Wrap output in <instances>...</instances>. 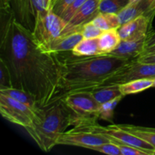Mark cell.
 <instances>
[{"label":"cell","mask_w":155,"mask_h":155,"mask_svg":"<svg viewBox=\"0 0 155 155\" xmlns=\"http://www.w3.org/2000/svg\"><path fill=\"white\" fill-rule=\"evenodd\" d=\"M0 59L12 76V86L30 93L39 107L58 99L61 63L58 54L47 52L37 45L33 33L15 18L0 40Z\"/></svg>","instance_id":"obj_1"},{"label":"cell","mask_w":155,"mask_h":155,"mask_svg":"<svg viewBox=\"0 0 155 155\" xmlns=\"http://www.w3.org/2000/svg\"><path fill=\"white\" fill-rule=\"evenodd\" d=\"M130 61L110 54L93 56H75L72 54V56L60 58L58 99L74 92H91L100 87Z\"/></svg>","instance_id":"obj_2"},{"label":"cell","mask_w":155,"mask_h":155,"mask_svg":"<svg viewBox=\"0 0 155 155\" xmlns=\"http://www.w3.org/2000/svg\"><path fill=\"white\" fill-rule=\"evenodd\" d=\"M71 126H74L72 114L63 98H60L42 107L36 122L25 130L41 150L48 152Z\"/></svg>","instance_id":"obj_3"},{"label":"cell","mask_w":155,"mask_h":155,"mask_svg":"<svg viewBox=\"0 0 155 155\" xmlns=\"http://www.w3.org/2000/svg\"><path fill=\"white\" fill-rule=\"evenodd\" d=\"M71 110L74 126L92 125L96 124L101 104H98L91 92H78L62 98Z\"/></svg>","instance_id":"obj_4"},{"label":"cell","mask_w":155,"mask_h":155,"mask_svg":"<svg viewBox=\"0 0 155 155\" xmlns=\"http://www.w3.org/2000/svg\"><path fill=\"white\" fill-rule=\"evenodd\" d=\"M68 22L50 10L46 15L35 18L33 36L35 42L48 52L50 45L61 36Z\"/></svg>","instance_id":"obj_5"},{"label":"cell","mask_w":155,"mask_h":155,"mask_svg":"<svg viewBox=\"0 0 155 155\" xmlns=\"http://www.w3.org/2000/svg\"><path fill=\"white\" fill-rule=\"evenodd\" d=\"M39 112L34 111L26 104L0 93V113L5 119L12 124L24 129L28 128L36 121Z\"/></svg>","instance_id":"obj_6"},{"label":"cell","mask_w":155,"mask_h":155,"mask_svg":"<svg viewBox=\"0 0 155 155\" xmlns=\"http://www.w3.org/2000/svg\"><path fill=\"white\" fill-rule=\"evenodd\" d=\"M105 136L95 133L88 125L75 126L62 133L57 141V145H70L90 149L92 147L110 142Z\"/></svg>","instance_id":"obj_7"},{"label":"cell","mask_w":155,"mask_h":155,"mask_svg":"<svg viewBox=\"0 0 155 155\" xmlns=\"http://www.w3.org/2000/svg\"><path fill=\"white\" fill-rule=\"evenodd\" d=\"M145 78H155V64L142 63L136 58L130 61L125 66L121 68L107 79L101 86H119L133 80Z\"/></svg>","instance_id":"obj_8"},{"label":"cell","mask_w":155,"mask_h":155,"mask_svg":"<svg viewBox=\"0 0 155 155\" xmlns=\"http://www.w3.org/2000/svg\"><path fill=\"white\" fill-rule=\"evenodd\" d=\"M89 128L93 130L95 133H100L106 137L108 138L110 142H119V143L124 144V145H132V146L137 147L144 151L148 152L149 155H153L154 148L149 143L140 139L138 136L132 134L130 132L120 128L117 124L107 126V127H101L98 123L88 125Z\"/></svg>","instance_id":"obj_9"},{"label":"cell","mask_w":155,"mask_h":155,"mask_svg":"<svg viewBox=\"0 0 155 155\" xmlns=\"http://www.w3.org/2000/svg\"><path fill=\"white\" fill-rule=\"evenodd\" d=\"M101 0H86L80 10L68 22L61 36L81 31L82 26L92 20L99 13L98 8Z\"/></svg>","instance_id":"obj_10"},{"label":"cell","mask_w":155,"mask_h":155,"mask_svg":"<svg viewBox=\"0 0 155 155\" xmlns=\"http://www.w3.org/2000/svg\"><path fill=\"white\" fill-rule=\"evenodd\" d=\"M151 22L152 19L149 17L141 15L123 24L117 30L121 40H138L148 37Z\"/></svg>","instance_id":"obj_11"},{"label":"cell","mask_w":155,"mask_h":155,"mask_svg":"<svg viewBox=\"0 0 155 155\" xmlns=\"http://www.w3.org/2000/svg\"><path fill=\"white\" fill-rule=\"evenodd\" d=\"M147 39L148 37L138 40H121L118 46L110 54L127 60L138 58L146 48Z\"/></svg>","instance_id":"obj_12"},{"label":"cell","mask_w":155,"mask_h":155,"mask_svg":"<svg viewBox=\"0 0 155 155\" xmlns=\"http://www.w3.org/2000/svg\"><path fill=\"white\" fill-rule=\"evenodd\" d=\"M11 2L17 21L33 31L35 25V18L31 0H11Z\"/></svg>","instance_id":"obj_13"},{"label":"cell","mask_w":155,"mask_h":155,"mask_svg":"<svg viewBox=\"0 0 155 155\" xmlns=\"http://www.w3.org/2000/svg\"><path fill=\"white\" fill-rule=\"evenodd\" d=\"M83 39V36L80 31L61 36L50 45L48 52L60 54L61 52L71 51L73 48Z\"/></svg>","instance_id":"obj_14"},{"label":"cell","mask_w":155,"mask_h":155,"mask_svg":"<svg viewBox=\"0 0 155 155\" xmlns=\"http://www.w3.org/2000/svg\"><path fill=\"white\" fill-rule=\"evenodd\" d=\"M148 0H142L137 3L128 5L117 14L121 25L146 14L148 8Z\"/></svg>","instance_id":"obj_15"},{"label":"cell","mask_w":155,"mask_h":155,"mask_svg":"<svg viewBox=\"0 0 155 155\" xmlns=\"http://www.w3.org/2000/svg\"><path fill=\"white\" fill-rule=\"evenodd\" d=\"M120 42L121 38L116 29L105 30L98 37L99 48L102 54H110L118 46Z\"/></svg>","instance_id":"obj_16"},{"label":"cell","mask_w":155,"mask_h":155,"mask_svg":"<svg viewBox=\"0 0 155 155\" xmlns=\"http://www.w3.org/2000/svg\"><path fill=\"white\" fill-rule=\"evenodd\" d=\"M91 94L99 104L108 102L120 96H124L117 85L100 86L91 91Z\"/></svg>","instance_id":"obj_17"},{"label":"cell","mask_w":155,"mask_h":155,"mask_svg":"<svg viewBox=\"0 0 155 155\" xmlns=\"http://www.w3.org/2000/svg\"><path fill=\"white\" fill-rule=\"evenodd\" d=\"M0 93L4 94L13 99L17 100V101L26 104L36 112H39L42 108V107H39L35 98L30 93L22 90V89L12 87L10 89L0 90Z\"/></svg>","instance_id":"obj_18"},{"label":"cell","mask_w":155,"mask_h":155,"mask_svg":"<svg viewBox=\"0 0 155 155\" xmlns=\"http://www.w3.org/2000/svg\"><path fill=\"white\" fill-rule=\"evenodd\" d=\"M75 56H93L101 54L98 44V38L83 39L71 51Z\"/></svg>","instance_id":"obj_19"},{"label":"cell","mask_w":155,"mask_h":155,"mask_svg":"<svg viewBox=\"0 0 155 155\" xmlns=\"http://www.w3.org/2000/svg\"><path fill=\"white\" fill-rule=\"evenodd\" d=\"M152 87H154V79L151 78L139 79L119 85L124 96L139 93Z\"/></svg>","instance_id":"obj_20"},{"label":"cell","mask_w":155,"mask_h":155,"mask_svg":"<svg viewBox=\"0 0 155 155\" xmlns=\"http://www.w3.org/2000/svg\"><path fill=\"white\" fill-rule=\"evenodd\" d=\"M118 126L120 128L124 129V130L130 132L132 134L143 139L144 141L152 145L155 149V132L149 131V130L144 129L143 127H138V126L121 125V124Z\"/></svg>","instance_id":"obj_21"},{"label":"cell","mask_w":155,"mask_h":155,"mask_svg":"<svg viewBox=\"0 0 155 155\" xmlns=\"http://www.w3.org/2000/svg\"><path fill=\"white\" fill-rule=\"evenodd\" d=\"M130 0H101L98 11L101 13L118 14L129 5Z\"/></svg>","instance_id":"obj_22"},{"label":"cell","mask_w":155,"mask_h":155,"mask_svg":"<svg viewBox=\"0 0 155 155\" xmlns=\"http://www.w3.org/2000/svg\"><path fill=\"white\" fill-rule=\"evenodd\" d=\"M124 97V96H120L118 98H116L115 99L112 100V101L101 104L99 111H98V117H99V119L113 124L114 110Z\"/></svg>","instance_id":"obj_23"},{"label":"cell","mask_w":155,"mask_h":155,"mask_svg":"<svg viewBox=\"0 0 155 155\" xmlns=\"http://www.w3.org/2000/svg\"><path fill=\"white\" fill-rule=\"evenodd\" d=\"M12 87L13 86L10 71L5 63L0 59V90Z\"/></svg>","instance_id":"obj_24"},{"label":"cell","mask_w":155,"mask_h":155,"mask_svg":"<svg viewBox=\"0 0 155 155\" xmlns=\"http://www.w3.org/2000/svg\"><path fill=\"white\" fill-rule=\"evenodd\" d=\"M80 32L83 35V39H94L99 37L104 31L97 27L92 21H89L82 26Z\"/></svg>","instance_id":"obj_25"},{"label":"cell","mask_w":155,"mask_h":155,"mask_svg":"<svg viewBox=\"0 0 155 155\" xmlns=\"http://www.w3.org/2000/svg\"><path fill=\"white\" fill-rule=\"evenodd\" d=\"M90 149L93 150V151H98V152L103 153V154H107L110 155H122L119 147L116 144L113 143L112 142H107V143H103L98 145H95V146L92 147Z\"/></svg>","instance_id":"obj_26"},{"label":"cell","mask_w":155,"mask_h":155,"mask_svg":"<svg viewBox=\"0 0 155 155\" xmlns=\"http://www.w3.org/2000/svg\"><path fill=\"white\" fill-rule=\"evenodd\" d=\"M86 0H74L72 3L71 4V5L66 9V11L64 12V13L62 15L61 18L67 22H69L71 21V18L76 15L77 12L80 10V8L82 7L84 2Z\"/></svg>","instance_id":"obj_27"},{"label":"cell","mask_w":155,"mask_h":155,"mask_svg":"<svg viewBox=\"0 0 155 155\" xmlns=\"http://www.w3.org/2000/svg\"><path fill=\"white\" fill-rule=\"evenodd\" d=\"M119 147L122 155H149L148 152L132 145H124L119 142H113Z\"/></svg>","instance_id":"obj_28"},{"label":"cell","mask_w":155,"mask_h":155,"mask_svg":"<svg viewBox=\"0 0 155 155\" xmlns=\"http://www.w3.org/2000/svg\"><path fill=\"white\" fill-rule=\"evenodd\" d=\"M74 0H54L51 6V11L58 16L61 17L66 9L71 5Z\"/></svg>","instance_id":"obj_29"},{"label":"cell","mask_w":155,"mask_h":155,"mask_svg":"<svg viewBox=\"0 0 155 155\" xmlns=\"http://www.w3.org/2000/svg\"><path fill=\"white\" fill-rule=\"evenodd\" d=\"M92 22L97 27L101 29L102 31H105V30H108L111 29L110 24H109L108 21H107L104 13H101V12H99V13L92 20Z\"/></svg>","instance_id":"obj_30"},{"label":"cell","mask_w":155,"mask_h":155,"mask_svg":"<svg viewBox=\"0 0 155 155\" xmlns=\"http://www.w3.org/2000/svg\"><path fill=\"white\" fill-rule=\"evenodd\" d=\"M137 60L139 62H142V63L155 64V52L142 54V55L139 56Z\"/></svg>","instance_id":"obj_31"},{"label":"cell","mask_w":155,"mask_h":155,"mask_svg":"<svg viewBox=\"0 0 155 155\" xmlns=\"http://www.w3.org/2000/svg\"><path fill=\"white\" fill-rule=\"evenodd\" d=\"M148 10L145 15L153 20L155 15V0H148Z\"/></svg>","instance_id":"obj_32"},{"label":"cell","mask_w":155,"mask_h":155,"mask_svg":"<svg viewBox=\"0 0 155 155\" xmlns=\"http://www.w3.org/2000/svg\"><path fill=\"white\" fill-rule=\"evenodd\" d=\"M155 45V32L151 33L146 41V48Z\"/></svg>","instance_id":"obj_33"},{"label":"cell","mask_w":155,"mask_h":155,"mask_svg":"<svg viewBox=\"0 0 155 155\" xmlns=\"http://www.w3.org/2000/svg\"><path fill=\"white\" fill-rule=\"evenodd\" d=\"M154 52H155V45H152V46H149V47H147V48H145V51H144L143 54H149V53H154Z\"/></svg>","instance_id":"obj_34"},{"label":"cell","mask_w":155,"mask_h":155,"mask_svg":"<svg viewBox=\"0 0 155 155\" xmlns=\"http://www.w3.org/2000/svg\"><path fill=\"white\" fill-rule=\"evenodd\" d=\"M45 2H46V4H47V6H48V10H51V5H52L53 0H45Z\"/></svg>","instance_id":"obj_35"},{"label":"cell","mask_w":155,"mask_h":155,"mask_svg":"<svg viewBox=\"0 0 155 155\" xmlns=\"http://www.w3.org/2000/svg\"><path fill=\"white\" fill-rule=\"evenodd\" d=\"M142 1V0H130V2H129V5H132V4H135V3H137L139 2Z\"/></svg>","instance_id":"obj_36"},{"label":"cell","mask_w":155,"mask_h":155,"mask_svg":"<svg viewBox=\"0 0 155 155\" xmlns=\"http://www.w3.org/2000/svg\"><path fill=\"white\" fill-rule=\"evenodd\" d=\"M144 129H145V130H149V131L155 132V128H151V127H144Z\"/></svg>","instance_id":"obj_37"},{"label":"cell","mask_w":155,"mask_h":155,"mask_svg":"<svg viewBox=\"0 0 155 155\" xmlns=\"http://www.w3.org/2000/svg\"><path fill=\"white\" fill-rule=\"evenodd\" d=\"M154 87H155V78H154Z\"/></svg>","instance_id":"obj_38"},{"label":"cell","mask_w":155,"mask_h":155,"mask_svg":"<svg viewBox=\"0 0 155 155\" xmlns=\"http://www.w3.org/2000/svg\"><path fill=\"white\" fill-rule=\"evenodd\" d=\"M153 155H155V150L154 151V153H153Z\"/></svg>","instance_id":"obj_39"},{"label":"cell","mask_w":155,"mask_h":155,"mask_svg":"<svg viewBox=\"0 0 155 155\" xmlns=\"http://www.w3.org/2000/svg\"><path fill=\"white\" fill-rule=\"evenodd\" d=\"M54 0H53V2H52V4H53V2H54ZM51 6H52V5H51Z\"/></svg>","instance_id":"obj_40"}]
</instances>
